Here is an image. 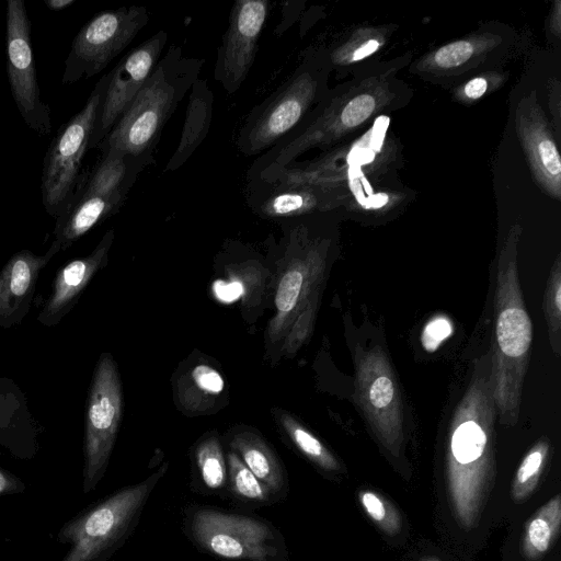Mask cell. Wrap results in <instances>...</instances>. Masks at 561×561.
Listing matches in <instances>:
<instances>
[{"mask_svg":"<svg viewBox=\"0 0 561 561\" xmlns=\"http://www.w3.org/2000/svg\"><path fill=\"white\" fill-rule=\"evenodd\" d=\"M101 149V160L57 217L54 232L61 250L118 211L139 173L154 162V156L137 157L114 148Z\"/></svg>","mask_w":561,"mask_h":561,"instance_id":"cell-8","label":"cell"},{"mask_svg":"<svg viewBox=\"0 0 561 561\" xmlns=\"http://www.w3.org/2000/svg\"><path fill=\"white\" fill-rule=\"evenodd\" d=\"M283 222L287 226L286 262L275 294L276 312L267 327V341L270 345H280L286 354H294L313 331L330 241L311 236L305 217Z\"/></svg>","mask_w":561,"mask_h":561,"instance_id":"cell-2","label":"cell"},{"mask_svg":"<svg viewBox=\"0 0 561 561\" xmlns=\"http://www.w3.org/2000/svg\"><path fill=\"white\" fill-rule=\"evenodd\" d=\"M515 127L534 181L545 194L560 201L561 157L536 90L518 101Z\"/></svg>","mask_w":561,"mask_h":561,"instance_id":"cell-16","label":"cell"},{"mask_svg":"<svg viewBox=\"0 0 561 561\" xmlns=\"http://www.w3.org/2000/svg\"><path fill=\"white\" fill-rule=\"evenodd\" d=\"M422 561H439V560H436V559H424Z\"/></svg>","mask_w":561,"mask_h":561,"instance_id":"cell-38","label":"cell"},{"mask_svg":"<svg viewBox=\"0 0 561 561\" xmlns=\"http://www.w3.org/2000/svg\"><path fill=\"white\" fill-rule=\"evenodd\" d=\"M328 53L308 49L294 72L244 118L237 137L238 150L260 156L297 127L329 92Z\"/></svg>","mask_w":561,"mask_h":561,"instance_id":"cell-5","label":"cell"},{"mask_svg":"<svg viewBox=\"0 0 561 561\" xmlns=\"http://www.w3.org/2000/svg\"><path fill=\"white\" fill-rule=\"evenodd\" d=\"M224 390L221 374L207 364H198L179 380L178 401L184 410L205 412L215 405Z\"/></svg>","mask_w":561,"mask_h":561,"instance_id":"cell-24","label":"cell"},{"mask_svg":"<svg viewBox=\"0 0 561 561\" xmlns=\"http://www.w3.org/2000/svg\"><path fill=\"white\" fill-rule=\"evenodd\" d=\"M360 502L366 513L376 523H382L387 518L386 503L374 492L365 491L360 493Z\"/></svg>","mask_w":561,"mask_h":561,"instance_id":"cell-32","label":"cell"},{"mask_svg":"<svg viewBox=\"0 0 561 561\" xmlns=\"http://www.w3.org/2000/svg\"><path fill=\"white\" fill-rule=\"evenodd\" d=\"M227 477L221 440L216 433L209 434L197 443L193 451L192 489L203 495L225 497Z\"/></svg>","mask_w":561,"mask_h":561,"instance_id":"cell-23","label":"cell"},{"mask_svg":"<svg viewBox=\"0 0 561 561\" xmlns=\"http://www.w3.org/2000/svg\"><path fill=\"white\" fill-rule=\"evenodd\" d=\"M385 43L378 30L366 28L354 33L343 44L328 53L331 67L347 66L360 61L376 53Z\"/></svg>","mask_w":561,"mask_h":561,"instance_id":"cell-28","label":"cell"},{"mask_svg":"<svg viewBox=\"0 0 561 561\" xmlns=\"http://www.w3.org/2000/svg\"><path fill=\"white\" fill-rule=\"evenodd\" d=\"M227 444L229 450L270 491L276 503L287 497L289 481L286 469L275 450L259 433L251 430L236 431L228 436Z\"/></svg>","mask_w":561,"mask_h":561,"instance_id":"cell-20","label":"cell"},{"mask_svg":"<svg viewBox=\"0 0 561 561\" xmlns=\"http://www.w3.org/2000/svg\"><path fill=\"white\" fill-rule=\"evenodd\" d=\"M561 520L560 496L549 501L538 514L528 523L525 545L534 554H540L548 550Z\"/></svg>","mask_w":561,"mask_h":561,"instance_id":"cell-27","label":"cell"},{"mask_svg":"<svg viewBox=\"0 0 561 561\" xmlns=\"http://www.w3.org/2000/svg\"><path fill=\"white\" fill-rule=\"evenodd\" d=\"M501 44L500 36L480 34L447 43L426 55L420 61V71L455 73L481 61V57Z\"/></svg>","mask_w":561,"mask_h":561,"instance_id":"cell-22","label":"cell"},{"mask_svg":"<svg viewBox=\"0 0 561 561\" xmlns=\"http://www.w3.org/2000/svg\"><path fill=\"white\" fill-rule=\"evenodd\" d=\"M7 72L13 100L25 124L38 135H48L50 111L41 100L31 23L23 0L7 2Z\"/></svg>","mask_w":561,"mask_h":561,"instance_id":"cell-13","label":"cell"},{"mask_svg":"<svg viewBox=\"0 0 561 561\" xmlns=\"http://www.w3.org/2000/svg\"><path fill=\"white\" fill-rule=\"evenodd\" d=\"M549 453V442L542 437L527 453L520 462L513 484L516 501L527 496L536 486Z\"/></svg>","mask_w":561,"mask_h":561,"instance_id":"cell-30","label":"cell"},{"mask_svg":"<svg viewBox=\"0 0 561 561\" xmlns=\"http://www.w3.org/2000/svg\"><path fill=\"white\" fill-rule=\"evenodd\" d=\"M60 250L54 240L44 255L23 250L7 262L0 273V327L19 323L27 313L41 270Z\"/></svg>","mask_w":561,"mask_h":561,"instance_id":"cell-17","label":"cell"},{"mask_svg":"<svg viewBox=\"0 0 561 561\" xmlns=\"http://www.w3.org/2000/svg\"><path fill=\"white\" fill-rule=\"evenodd\" d=\"M270 10L267 0H238L231 7L214 67L215 80L228 94L236 93L250 73Z\"/></svg>","mask_w":561,"mask_h":561,"instance_id":"cell-14","label":"cell"},{"mask_svg":"<svg viewBox=\"0 0 561 561\" xmlns=\"http://www.w3.org/2000/svg\"><path fill=\"white\" fill-rule=\"evenodd\" d=\"M168 467L164 463L145 480L113 492L65 523L57 541L70 548L60 561H107L136 529Z\"/></svg>","mask_w":561,"mask_h":561,"instance_id":"cell-6","label":"cell"},{"mask_svg":"<svg viewBox=\"0 0 561 561\" xmlns=\"http://www.w3.org/2000/svg\"><path fill=\"white\" fill-rule=\"evenodd\" d=\"M113 241L114 229H110L89 255L76 259L58 271L53 293L38 316L41 323L53 325L70 311L93 275L106 264Z\"/></svg>","mask_w":561,"mask_h":561,"instance_id":"cell-18","label":"cell"},{"mask_svg":"<svg viewBox=\"0 0 561 561\" xmlns=\"http://www.w3.org/2000/svg\"><path fill=\"white\" fill-rule=\"evenodd\" d=\"M227 488L225 499L250 506H271L276 503L270 491L231 450L226 454Z\"/></svg>","mask_w":561,"mask_h":561,"instance_id":"cell-26","label":"cell"},{"mask_svg":"<svg viewBox=\"0 0 561 561\" xmlns=\"http://www.w3.org/2000/svg\"><path fill=\"white\" fill-rule=\"evenodd\" d=\"M142 5L105 10L94 15L76 35L65 61L61 82L75 83L100 73L148 23Z\"/></svg>","mask_w":561,"mask_h":561,"instance_id":"cell-11","label":"cell"},{"mask_svg":"<svg viewBox=\"0 0 561 561\" xmlns=\"http://www.w3.org/2000/svg\"><path fill=\"white\" fill-rule=\"evenodd\" d=\"M205 60L171 45L110 134L99 146L133 156H153L162 130L199 78Z\"/></svg>","mask_w":561,"mask_h":561,"instance_id":"cell-4","label":"cell"},{"mask_svg":"<svg viewBox=\"0 0 561 561\" xmlns=\"http://www.w3.org/2000/svg\"><path fill=\"white\" fill-rule=\"evenodd\" d=\"M107 81L108 72L98 81L84 106L58 129L44 158L42 202L56 218L76 191Z\"/></svg>","mask_w":561,"mask_h":561,"instance_id":"cell-9","label":"cell"},{"mask_svg":"<svg viewBox=\"0 0 561 561\" xmlns=\"http://www.w3.org/2000/svg\"><path fill=\"white\" fill-rule=\"evenodd\" d=\"M215 96L204 78H198L188 93L184 124L173 154L164 167V172L175 171L184 165L209 133Z\"/></svg>","mask_w":561,"mask_h":561,"instance_id":"cell-21","label":"cell"},{"mask_svg":"<svg viewBox=\"0 0 561 561\" xmlns=\"http://www.w3.org/2000/svg\"><path fill=\"white\" fill-rule=\"evenodd\" d=\"M0 420H1V419H0ZM0 425H3V422H2V421H0Z\"/></svg>","mask_w":561,"mask_h":561,"instance_id":"cell-39","label":"cell"},{"mask_svg":"<svg viewBox=\"0 0 561 561\" xmlns=\"http://www.w3.org/2000/svg\"><path fill=\"white\" fill-rule=\"evenodd\" d=\"M543 313L551 348L561 354V259L557 256L547 280L543 298Z\"/></svg>","mask_w":561,"mask_h":561,"instance_id":"cell-29","label":"cell"},{"mask_svg":"<svg viewBox=\"0 0 561 561\" xmlns=\"http://www.w3.org/2000/svg\"><path fill=\"white\" fill-rule=\"evenodd\" d=\"M181 528L197 550L222 561H289L282 531L257 515L193 503L182 511Z\"/></svg>","mask_w":561,"mask_h":561,"instance_id":"cell-7","label":"cell"},{"mask_svg":"<svg viewBox=\"0 0 561 561\" xmlns=\"http://www.w3.org/2000/svg\"><path fill=\"white\" fill-rule=\"evenodd\" d=\"M248 204L265 219L288 220L334 209L340 202L313 186L248 188Z\"/></svg>","mask_w":561,"mask_h":561,"instance_id":"cell-19","label":"cell"},{"mask_svg":"<svg viewBox=\"0 0 561 561\" xmlns=\"http://www.w3.org/2000/svg\"><path fill=\"white\" fill-rule=\"evenodd\" d=\"M386 79L371 78L355 88L329 90L311 112L272 148L256 158L247 180L297 161L310 149H325L356 131L390 103L394 96Z\"/></svg>","mask_w":561,"mask_h":561,"instance_id":"cell-3","label":"cell"},{"mask_svg":"<svg viewBox=\"0 0 561 561\" xmlns=\"http://www.w3.org/2000/svg\"><path fill=\"white\" fill-rule=\"evenodd\" d=\"M123 410L119 374L111 354H102L87 404L83 492L94 491L104 477L116 440Z\"/></svg>","mask_w":561,"mask_h":561,"instance_id":"cell-10","label":"cell"},{"mask_svg":"<svg viewBox=\"0 0 561 561\" xmlns=\"http://www.w3.org/2000/svg\"><path fill=\"white\" fill-rule=\"evenodd\" d=\"M560 18H561V14H560V1L557 0L554 2V7L552 9V16L550 19V27H551L552 33L556 36H558V37L560 36V31H561Z\"/></svg>","mask_w":561,"mask_h":561,"instance_id":"cell-36","label":"cell"},{"mask_svg":"<svg viewBox=\"0 0 561 561\" xmlns=\"http://www.w3.org/2000/svg\"><path fill=\"white\" fill-rule=\"evenodd\" d=\"M25 483L12 472L0 467V496L24 493Z\"/></svg>","mask_w":561,"mask_h":561,"instance_id":"cell-34","label":"cell"},{"mask_svg":"<svg viewBox=\"0 0 561 561\" xmlns=\"http://www.w3.org/2000/svg\"><path fill=\"white\" fill-rule=\"evenodd\" d=\"M451 332L453 327L449 320L437 317L425 325L421 336L422 345L426 351L434 352Z\"/></svg>","mask_w":561,"mask_h":561,"instance_id":"cell-31","label":"cell"},{"mask_svg":"<svg viewBox=\"0 0 561 561\" xmlns=\"http://www.w3.org/2000/svg\"><path fill=\"white\" fill-rule=\"evenodd\" d=\"M520 234L522 227L513 225L502 244L494 291L495 331L490 381L496 416L505 426L518 421L533 341V324L517 268Z\"/></svg>","mask_w":561,"mask_h":561,"instance_id":"cell-1","label":"cell"},{"mask_svg":"<svg viewBox=\"0 0 561 561\" xmlns=\"http://www.w3.org/2000/svg\"><path fill=\"white\" fill-rule=\"evenodd\" d=\"M489 90V80L485 76H477L468 80L459 90V99L465 101H476L484 96Z\"/></svg>","mask_w":561,"mask_h":561,"instance_id":"cell-33","label":"cell"},{"mask_svg":"<svg viewBox=\"0 0 561 561\" xmlns=\"http://www.w3.org/2000/svg\"><path fill=\"white\" fill-rule=\"evenodd\" d=\"M549 106L553 115L554 128L557 137H560V83L558 80H552V87L549 88Z\"/></svg>","mask_w":561,"mask_h":561,"instance_id":"cell-35","label":"cell"},{"mask_svg":"<svg viewBox=\"0 0 561 561\" xmlns=\"http://www.w3.org/2000/svg\"><path fill=\"white\" fill-rule=\"evenodd\" d=\"M168 42L164 30L139 44L125 55L113 70L98 114L89 149L99 147L116 122L129 107L159 59Z\"/></svg>","mask_w":561,"mask_h":561,"instance_id":"cell-15","label":"cell"},{"mask_svg":"<svg viewBox=\"0 0 561 561\" xmlns=\"http://www.w3.org/2000/svg\"><path fill=\"white\" fill-rule=\"evenodd\" d=\"M354 399L378 438L397 450L403 434L400 389L390 362L379 346L357 348Z\"/></svg>","mask_w":561,"mask_h":561,"instance_id":"cell-12","label":"cell"},{"mask_svg":"<svg viewBox=\"0 0 561 561\" xmlns=\"http://www.w3.org/2000/svg\"><path fill=\"white\" fill-rule=\"evenodd\" d=\"M277 422L290 444L310 462L327 472L340 469V463L328 447L295 416L276 410Z\"/></svg>","mask_w":561,"mask_h":561,"instance_id":"cell-25","label":"cell"},{"mask_svg":"<svg viewBox=\"0 0 561 561\" xmlns=\"http://www.w3.org/2000/svg\"><path fill=\"white\" fill-rule=\"evenodd\" d=\"M75 2L76 0H45L46 7L51 11H61Z\"/></svg>","mask_w":561,"mask_h":561,"instance_id":"cell-37","label":"cell"}]
</instances>
